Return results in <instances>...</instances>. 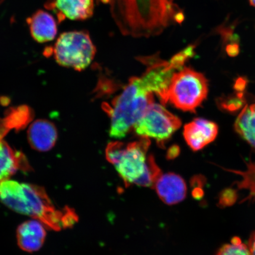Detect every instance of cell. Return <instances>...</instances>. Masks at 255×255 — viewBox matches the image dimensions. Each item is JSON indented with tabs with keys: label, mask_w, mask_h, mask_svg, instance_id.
Segmentation results:
<instances>
[{
	"label": "cell",
	"mask_w": 255,
	"mask_h": 255,
	"mask_svg": "<svg viewBox=\"0 0 255 255\" xmlns=\"http://www.w3.org/2000/svg\"><path fill=\"white\" fill-rule=\"evenodd\" d=\"M234 127L238 134L255 149V104L245 105L238 115Z\"/></svg>",
	"instance_id": "obj_15"
},
{
	"label": "cell",
	"mask_w": 255,
	"mask_h": 255,
	"mask_svg": "<svg viewBox=\"0 0 255 255\" xmlns=\"http://www.w3.org/2000/svg\"><path fill=\"white\" fill-rule=\"evenodd\" d=\"M52 52L60 66L82 71L90 65L97 49L88 32L72 31L60 35Z\"/></svg>",
	"instance_id": "obj_6"
},
{
	"label": "cell",
	"mask_w": 255,
	"mask_h": 255,
	"mask_svg": "<svg viewBox=\"0 0 255 255\" xmlns=\"http://www.w3.org/2000/svg\"><path fill=\"white\" fill-rule=\"evenodd\" d=\"M0 202L12 211L36 219L55 231L71 228L78 221L74 210L69 207L56 208L45 189L36 184L2 181Z\"/></svg>",
	"instance_id": "obj_2"
},
{
	"label": "cell",
	"mask_w": 255,
	"mask_h": 255,
	"mask_svg": "<svg viewBox=\"0 0 255 255\" xmlns=\"http://www.w3.org/2000/svg\"><path fill=\"white\" fill-rule=\"evenodd\" d=\"M247 165L246 171L229 170L231 173L232 172V173L239 174L242 177V180L237 182L239 189H244L250 191V195L244 200L255 198V162L250 161L247 163Z\"/></svg>",
	"instance_id": "obj_16"
},
{
	"label": "cell",
	"mask_w": 255,
	"mask_h": 255,
	"mask_svg": "<svg viewBox=\"0 0 255 255\" xmlns=\"http://www.w3.org/2000/svg\"><path fill=\"white\" fill-rule=\"evenodd\" d=\"M31 147L39 152H47L55 145L57 130L55 124L46 120H37L32 123L27 131Z\"/></svg>",
	"instance_id": "obj_10"
},
{
	"label": "cell",
	"mask_w": 255,
	"mask_h": 255,
	"mask_svg": "<svg viewBox=\"0 0 255 255\" xmlns=\"http://www.w3.org/2000/svg\"><path fill=\"white\" fill-rule=\"evenodd\" d=\"M54 10L62 19L84 21L94 15L95 0H55L52 4Z\"/></svg>",
	"instance_id": "obj_14"
},
{
	"label": "cell",
	"mask_w": 255,
	"mask_h": 255,
	"mask_svg": "<svg viewBox=\"0 0 255 255\" xmlns=\"http://www.w3.org/2000/svg\"><path fill=\"white\" fill-rule=\"evenodd\" d=\"M153 188L159 199L168 205H176L186 197V183L180 175L175 173L161 174Z\"/></svg>",
	"instance_id": "obj_9"
},
{
	"label": "cell",
	"mask_w": 255,
	"mask_h": 255,
	"mask_svg": "<svg viewBox=\"0 0 255 255\" xmlns=\"http://www.w3.org/2000/svg\"><path fill=\"white\" fill-rule=\"evenodd\" d=\"M216 255H250V253L247 245L242 243L240 238L234 237L231 243L223 245Z\"/></svg>",
	"instance_id": "obj_17"
},
{
	"label": "cell",
	"mask_w": 255,
	"mask_h": 255,
	"mask_svg": "<svg viewBox=\"0 0 255 255\" xmlns=\"http://www.w3.org/2000/svg\"><path fill=\"white\" fill-rule=\"evenodd\" d=\"M162 91L160 80L154 72L146 69L140 77L129 80L122 93L112 103L105 107L111 117V137L121 139L135 125L147 108L154 104V94Z\"/></svg>",
	"instance_id": "obj_3"
},
{
	"label": "cell",
	"mask_w": 255,
	"mask_h": 255,
	"mask_svg": "<svg viewBox=\"0 0 255 255\" xmlns=\"http://www.w3.org/2000/svg\"><path fill=\"white\" fill-rule=\"evenodd\" d=\"M46 226L36 219L21 223L17 230L19 248L27 253H34L42 247L46 237Z\"/></svg>",
	"instance_id": "obj_11"
},
{
	"label": "cell",
	"mask_w": 255,
	"mask_h": 255,
	"mask_svg": "<svg viewBox=\"0 0 255 255\" xmlns=\"http://www.w3.org/2000/svg\"><path fill=\"white\" fill-rule=\"evenodd\" d=\"M27 23L31 37L37 42H49L55 39L57 22L49 12L39 9L27 19Z\"/></svg>",
	"instance_id": "obj_13"
},
{
	"label": "cell",
	"mask_w": 255,
	"mask_h": 255,
	"mask_svg": "<svg viewBox=\"0 0 255 255\" xmlns=\"http://www.w3.org/2000/svg\"><path fill=\"white\" fill-rule=\"evenodd\" d=\"M218 130V125L212 121L196 119L184 126L183 135L188 145L197 151L214 141Z\"/></svg>",
	"instance_id": "obj_8"
},
{
	"label": "cell",
	"mask_w": 255,
	"mask_h": 255,
	"mask_svg": "<svg viewBox=\"0 0 255 255\" xmlns=\"http://www.w3.org/2000/svg\"><path fill=\"white\" fill-rule=\"evenodd\" d=\"M178 0H103L110 6L114 20L123 35L149 37L183 23Z\"/></svg>",
	"instance_id": "obj_1"
},
{
	"label": "cell",
	"mask_w": 255,
	"mask_h": 255,
	"mask_svg": "<svg viewBox=\"0 0 255 255\" xmlns=\"http://www.w3.org/2000/svg\"><path fill=\"white\" fill-rule=\"evenodd\" d=\"M250 4L255 7V0H250Z\"/></svg>",
	"instance_id": "obj_20"
},
{
	"label": "cell",
	"mask_w": 255,
	"mask_h": 255,
	"mask_svg": "<svg viewBox=\"0 0 255 255\" xmlns=\"http://www.w3.org/2000/svg\"><path fill=\"white\" fill-rule=\"evenodd\" d=\"M181 126V121L179 118L162 105L153 104L147 108L133 127L137 135L154 138L162 145Z\"/></svg>",
	"instance_id": "obj_7"
},
{
	"label": "cell",
	"mask_w": 255,
	"mask_h": 255,
	"mask_svg": "<svg viewBox=\"0 0 255 255\" xmlns=\"http://www.w3.org/2000/svg\"><path fill=\"white\" fill-rule=\"evenodd\" d=\"M208 92V82L202 73L184 68L174 73L162 104L169 101L177 109L194 113Z\"/></svg>",
	"instance_id": "obj_5"
},
{
	"label": "cell",
	"mask_w": 255,
	"mask_h": 255,
	"mask_svg": "<svg viewBox=\"0 0 255 255\" xmlns=\"http://www.w3.org/2000/svg\"><path fill=\"white\" fill-rule=\"evenodd\" d=\"M151 142L148 138L134 142L119 141L108 143L106 148L107 160L116 167L124 184L154 187L161 176V171L152 155L147 156Z\"/></svg>",
	"instance_id": "obj_4"
},
{
	"label": "cell",
	"mask_w": 255,
	"mask_h": 255,
	"mask_svg": "<svg viewBox=\"0 0 255 255\" xmlns=\"http://www.w3.org/2000/svg\"><path fill=\"white\" fill-rule=\"evenodd\" d=\"M180 149L177 146H173V147L169 149L167 157L169 159H174L179 154Z\"/></svg>",
	"instance_id": "obj_19"
},
{
	"label": "cell",
	"mask_w": 255,
	"mask_h": 255,
	"mask_svg": "<svg viewBox=\"0 0 255 255\" xmlns=\"http://www.w3.org/2000/svg\"><path fill=\"white\" fill-rule=\"evenodd\" d=\"M250 255H255V231L252 234L248 245Z\"/></svg>",
	"instance_id": "obj_18"
},
{
	"label": "cell",
	"mask_w": 255,
	"mask_h": 255,
	"mask_svg": "<svg viewBox=\"0 0 255 255\" xmlns=\"http://www.w3.org/2000/svg\"><path fill=\"white\" fill-rule=\"evenodd\" d=\"M30 168L23 153L0 140V182L9 179L18 170L28 171Z\"/></svg>",
	"instance_id": "obj_12"
}]
</instances>
